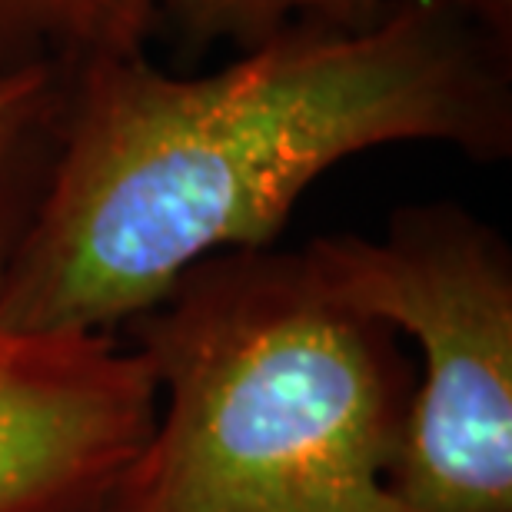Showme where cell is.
Returning <instances> with one entry per match:
<instances>
[{"instance_id": "cell-1", "label": "cell", "mask_w": 512, "mask_h": 512, "mask_svg": "<svg viewBox=\"0 0 512 512\" xmlns=\"http://www.w3.org/2000/svg\"><path fill=\"white\" fill-rule=\"evenodd\" d=\"M393 143L512 153L509 47L449 0H393L360 27L290 24L200 77L143 54L84 60L0 326L117 333L207 256L276 247L326 170Z\"/></svg>"}, {"instance_id": "cell-2", "label": "cell", "mask_w": 512, "mask_h": 512, "mask_svg": "<svg viewBox=\"0 0 512 512\" xmlns=\"http://www.w3.org/2000/svg\"><path fill=\"white\" fill-rule=\"evenodd\" d=\"M127 333L160 409L94 512H416L393 489L413 363L303 250L207 256Z\"/></svg>"}, {"instance_id": "cell-3", "label": "cell", "mask_w": 512, "mask_h": 512, "mask_svg": "<svg viewBox=\"0 0 512 512\" xmlns=\"http://www.w3.org/2000/svg\"><path fill=\"white\" fill-rule=\"evenodd\" d=\"M326 293L423 356L393 489L416 512H512V250L453 200L413 203L380 237L303 247Z\"/></svg>"}, {"instance_id": "cell-4", "label": "cell", "mask_w": 512, "mask_h": 512, "mask_svg": "<svg viewBox=\"0 0 512 512\" xmlns=\"http://www.w3.org/2000/svg\"><path fill=\"white\" fill-rule=\"evenodd\" d=\"M157 409L147 363L117 333L0 326V512H94Z\"/></svg>"}, {"instance_id": "cell-5", "label": "cell", "mask_w": 512, "mask_h": 512, "mask_svg": "<svg viewBox=\"0 0 512 512\" xmlns=\"http://www.w3.org/2000/svg\"><path fill=\"white\" fill-rule=\"evenodd\" d=\"M64 107L67 67L0 70V290L54 180Z\"/></svg>"}, {"instance_id": "cell-6", "label": "cell", "mask_w": 512, "mask_h": 512, "mask_svg": "<svg viewBox=\"0 0 512 512\" xmlns=\"http://www.w3.org/2000/svg\"><path fill=\"white\" fill-rule=\"evenodd\" d=\"M173 0H0V70L143 54Z\"/></svg>"}, {"instance_id": "cell-7", "label": "cell", "mask_w": 512, "mask_h": 512, "mask_svg": "<svg viewBox=\"0 0 512 512\" xmlns=\"http://www.w3.org/2000/svg\"><path fill=\"white\" fill-rule=\"evenodd\" d=\"M393 0H173L167 17L190 47H250L290 24L360 27Z\"/></svg>"}, {"instance_id": "cell-8", "label": "cell", "mask_w": 512, "mask_h": 512, "mask_svg": "<svg viewBox=\"0 0 512 512\" xmlns=\"http://www.w3.org/2000/svg\"><path fill=\"white\" fill-rule=\"evenodd\" d=\"M459 10H466L489 37L512 50V0H449Z\"/></svg>"}]
</instances>
